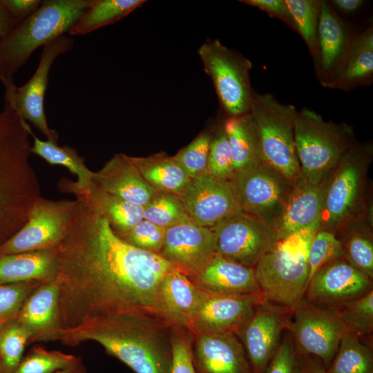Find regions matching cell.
Masks as SVG:
<instances>
[{"instance_id": "cell-1", "label": "cell", "mask_w": 373, "mask_h": 373, "mask_svg": "<svg viewBox=\"0 0 373 373\" xmlns=\"http://www.w3.org/2000/svg\"><path fill=\"white\" fill-rule=\"evenodd\" d=\"M76 200L68 231L56 247L58 321L64 329L126 312H145L164 319L160 284L178 269L160 255L127 243L84 200Z\"/></svg>"}, {"instance_id": "cell-2", "label": "cell", "mask_w": 373, "mask_h": 373, "mask_svg": "<svg viewBox=\"0 0 373 373\" xmlns=\"http://www.w3.org/2000/svg\"><path fill=\"white\" fill-rule=\"evenodd\" d=\"M171 326L152 313L126 312L64 329L61 336L70 342H97L135 373H171Z\"/></svg>"}, {"instance_id": "cell-3", "label": "cell", "mask_w": 373, "mask_h": 373, "mask_svg": "<svg viewBox=\"0 0 373 373\" xmlns=\"http://www.w3.org/2000/svg\"><path fill=\"white\" fill-rule=\"evenodd\" d=\"M30 130L4 102L0 111V246L26 223L33 204L41 196L30 162Z\"/></svg>"}, {"instance_id": "cell-4", "label": "cell", "mask_w": 373, "mask_h": 373, "mask_svg": "<svg viewBox=\"0 0 373 373\" xmlns=\"http://www.w3.org/2000/svg\"><path fill=\"white\" fill-rule=\"evenodd\" d=\"M95 0H45L0 44V81L15 74L37 48L70 30Z\"/></svg>"}, {"instance_id": "cell-5", "label": "cell", "mask_w": 373, "mask_h": 373, "mask_svg": "<svg viewBox=\"0 0 373 373\" xmlns=\"http://www.w3.org/2000/svg\"><path fill=\"white\" fill-rule=\"evenodd\" d=\"M372 159L370 142H356L343 155L329 173L317 230L336 234L370 212L368 171Z\"/></svg>"}, {"instance_id": "cell-6", "label": "cell", "mask_w": 373, "mask_h": 373, "mask_svg": "<svg viewBox=\"0 0 373 373\" xmlns=\"http://www.w3.org/2000/svg\"><path fill=\"white\" fill-rule=\"evenodd\" d=\"M314 231L278 240L254 267L265 302L291 312L304 297L308 282L307 253Z\"/></svg>"}, {"instance_id": "cell-7", "label": "cell", "mask_w": 373, "mask_h": 373, "mask_svg": "<svg viewBox=\"0 0 373 373\" xmlns=\"http://www.w3.org/2000/svg\"><path fill=\"white\" fill-rule=\"evenodd\" d=\"M294 138L299 176L312 182L324 179L356 142L352 126L326 121L307 108L297 112Z\"/></svg>"}, {"instance_id": "cell-8", "label": "cell", "mask_w": 373, "mask_h": 373, "mask_svg": "<svg viewBox=\"0 0 373 373\" xmlns=\"http://www.w3.org/2000/svg\"><path fill=\"white\" fill-rule=\"evenodd\" d=\"M296 108L269 93H254L250 115L264 162L294 183L300 175L294 124Z\"/></svg>"}, {"instance_id": "cell-9", "label": "cell", "mask_w": 373, "mask_h": 373, "mask_svg": "<svg viewBox=\"0 0 373 373\" xmlns=\"http://www.w3.org/2000/svg\"><path fill=\"white\" fill-rule=\"evenodd\" d=\"M198 53L226 117L249 113L254 93L250 82L251 61L217 39H207Z\"/></svg>"}, {"instance_id": "cell-10", "label": "cell", "mask_w": 373, "mask_h": 373, "mask_svg": "<svg viewBox=\"0 0 373 373\" xmlns=\"http://www.w3.org/2000/svg\"><path fill=\"white\" fill-rule=\"evenodd\" d=\"M74 45L71 37L62 35L46 44L40 55L36 70L21 86L13 79L1 81L5 88V102L9 103L19 116L31 123L46 140L58 144V133L48 124L44 111V97L49 81V73L55 59L70 51Z\"/></svg>"}, {"instance_id": "cell-11", "label": "cell", "mask_w": 373, "mask_h": 373, "mask_svg": "<svg viewBox=\"0 0 373 373\" xmlns=\"http://www.w3.org/2000/svg\"><path fill=\"white\" fill-rule=\"evenodd\" d=\"M289 314L287 329L298 353L319 359L327 370L347 331L338 314L304 298Z\"/></svg>"}, {"instance_id": "cell-12", "label": "cell", "mask_w": 373, "mask_h": 373, "mask_svg": "<svg viewBox=\"0 0 373 373\" xmlns=\"http://www.w3.org/2000/svg\"><path fill=\"white\" fill-rule=\"evenodd\" d=\"M77 204L76 199L38 198L26 223L0 246V254L56 248L68 231Z\"/></svg>"}, {"instance_id": "cell-13", "label": "cell", "mask_w": 373, "mask_h": 373, "mask_svg": "<svg viewBox=\"0 0 373 373\" xmlns=\"http://www.w3.org/2000/svg\"><path fill=\"white\" fill-rule=\"evenodd\" d=\"M231 182L241 211L271 227L293 186L265 162L238 173Z\"/></svg>"}, {"instance_id": "cell-14", "label": "cell", "mask_w": 373, "mask_h": 373, "mask_svg": "<svg viewBox=\"0 0 373 373\" xmlns=\"http://www.w3.org/2000/svg\"><path fill=\"white\" fill-rule=\"evenodd\" d=\"M211 229L216 254L253 268L276 242L270 225L242 211L222 220Z\"/></svg>"}, {"instance_id": "cell-15", "label": "cell", "mask_w": 373, "mask_h": 373, "mask_svg": "<svg viewBox=\"0 0 373 373\" xmlns=\"http://www.w3.org/2000/svg\"><path fill=\"white\" fill-rule=\"evenodd\" d=\"M372 289V278L339 258L327 263L312 276L303 298L315 305L333 308Z\"/></svg>"}, {"instance_id": "cell-16", "label": "cell", "mask_w": 373, "mask_h": 373, "mask_svg": "<svg viewBox=\"0 0 373 373\" xmlns=\"http://www.w3.org/2000/svg\"><path fill=\"white\" fill-rule=\"evenodd\" d=\"M178 197L190 218L207 228L241 211L231 181L208 173L191 178Z\"/></svg>"}, {"instance_id": "cell-17", "label": "cell", "mask_w": 373, "mask_h": 373, "mask_svg": "<svg viewBox=\"0 0 373 373\" xmlns=\"http://www.w3.org/2000/svg\"><path fill=\"white\" fill-rule=\"evenodd\" d=\"M289 312L264 302L234 334L241 342L254 373H263L287 329Z\"/></svg>"}, {"instance_id": "cell-18", "label": "cell", "mask_w": 373, "mask_h": 373, "mask_svg": "<svg viewBox=\"0 0 373 373\" xmlns=\"http://www.w3.org/2000/svg\"><path fill=\"white\" fill-rule=\"evenodd\" d=\"M265 301L261 292L224 295L206 291L191 321V334L234 333Z\"/></svg>"}, {"instance_id": "cell-19", "label": "cell", "mask_w": 373, "mask_h": 373, "mask_svg": "<svg viewBox=\"0 0 373 373\" xmlns=\"http://www.w3.org/2000/svg\"><path fill=\"white\" fill-rule=\"evenodd\" d=\"M329 173L318 182L295 180L272 226L276 241L318 229Z\"/></svg>"}, {"instance_id": "cell-20", "label": "cell", "mask_w": 373, "mask_h": 373, "mask_svg": "<svg viewBox=\"0 0 373 373\" xmlns=\"http://www.w3.org/2000/svg\"><path fill=\"white\" fill-rule=\"evenodd\" d=\"M215 254L214 232L192 220L166 229L164 244L159 254L188 277L198 272Z\"/></svg>"}, {"instance_id": "cell-21", "label": "cell", "mask_w": 373, "mask_h": 373, "mask_svg": "<svg viewBox=\"0 0 373 373\" xmlns=\"http://www.w3.org/2000/svg\"><path fill=\"white\" fill-rule=\"evenodd\" d=\"M191 349L196 373H254L234 333L192 334Z\"/></svg>"}, {"instance_id": "cell-22", "label": "cell", "mask_w": 373, "mask_h": 373, "mask_svg": "<svg viewBox=\"0 0 373 373\" xmlns=\"http://www.w3.org/2000/svg\"><path fill=\"white\" fill-rule=\"evenodd\" d=\"M354 34L327 1H321L315 61L321 85L327 83L345 58Z\"/></svg>"}, {"instance_id": "cell-23", "label": "cell", "mask_w": 373, "mask_h": 373, "mask_svg": "<svg viewBox=\"0 0 373 373\" xmlns=\"http://www.w3.org/2000/svg\"><path fill=\"white\" fill-rule=\"evenodd\" d=\"M189 278L209 293L246 295L261 292L253 267L216 253L198 272Z\"/></svg>"}, {"instance_id": "cell-24", "label": "cell", "mask_w": 373, "mask_h": 373, "mask_svg": "<svg viewBox=\"0 0 373 373\" xmlns=\"http://www.w3.org/2000/svg\"><path fill=\"white\" fill-rule=\"evenodd\" d=\"M92 182L103 191L145 207L156 191L144 180L130 156L116 153L98 171Z\"/></svg>"}, {"instance_id": "cell-25", "label": "cell", "mask_w": 373, "mask_h": 373, "mask_svg": "<svg viewBox=\"0 0 373 373\" xmlns=\"http://www.w3.org/2000/svg\"><path fill=\"white\" fill-rule=\"evenodd\" d=\"M57 187L63 193L84 200L108 221L114 233L124 237L135 225L144 219V207L107 193L93 182L86 189L73 186L67 178L58 181Z\"/></svg>"}, {"instance_id": "cell-26", "label": "cell", "mask_w": 373, "mask_h": 373, "mask_svg": "<svg viewBox=\"0 0 373 373\" xmlns=\"http://www.w3.org/2000/svg\"><path fill=\"white\" fill-rule=\"evenodd\" d=\"M206 295L179 269L169 272L162 280L159 291L164 319L171 325L189 331L191 321Z\"/></svg>"}, {"instance_id": "cell-27", "label": "cell", "mask_w": 373, "mask_h": 373, "mask_svg": "<svg viewBox=\"0 0 373 373\" xmlns=\"http://www.w3.org/2000/svg\"><path fill=\"white\" fill-rule=\"evenodd\" d=\"M373 81V26L354 35L340 66L323 86L349 91Z\"/></svg>"}, {"instance_id": "cell-28", "label": "cell", "mask_w": 373, "mask_h": 373, "mask_svg": "<svg viewBox=\"0 0 373 373\" xmlns=\"http://www.w3.org/2000/svg\"><path fill=\"white\" fill-rule=\"evenodd\" d=\"M57 270L56 248L0 254V285L55 278Z\"/></svg>"}, {"instance_id": "cell-29", "label": "cell", "mask_w": 373, "mask_h": 373, "mask_svg": "<svg viewBox=\"0 0 373 373\" xmlns=\"http://www.w3.org/2000/svg\"><path fill=\"white\" fill-rule=\"evenodd\" d=\"M223 126L231 151L234 177L265 162L249 113L238 117H226Z\"/></svg>"}, {"instance_id": "cell-30", "label": "cell", "mask_w": 373, "mask_h": 373, "mask_svg": "<svg viewBox=\"0 0 373 373\" xmlns=\"http://www.w3.org/2000/svg\"><path fill=\"white\" fill-rule=\"evenodd\" d=\"M130 158L144 180L157 192L179 196L191 180L173 156L157 153Z\"/></svg>"}, {"instance_id": "cell-31", "label": "cell", "mask_w": 373, "mask_h": 373, "mask_svg": "<svg viewBox=\"0 0 373 373\" xmlns=\"http://www.w3.org/2000/svg\"><path fill=\"white\" fill-rule=\"evenodd\" d=\"M336 236L343 250V258L352 266L373 278V238L372 213L354 220Z\"/></svg>"}, {"instance_id": "cell-32", "label": "cell", "mask_w": 373, "mask_h": 373, "mask_svg": "<svg viewBox=\"0 0 373 373\" xmlns=\"http://www.w3.org/2000/svg\"><path fill=\"white\" fill-rule=\"evenodd\" d=\"M58 303L59 287L54 278L26 299L16 320L32 334L48 331L58 322Z\"/></svg>"}, {"instance_id": "cell-33", "label": "cell", "mask_w": 373, "mask_h": 373, "mask_svg": "<svg viewBox=\"0 0 373 373\" xmlns=\"http://www.w3.org/2000/svg\"><path fill=\"white\" fill-rule=\"evenodd\" d=\"M33 144L30 147L31 154H35L51 165H60L67 168L76 175L77 181L68 178L69 183L79 189H86L92 183L94 172L85 164V159L80 156L75 148L68 145L59 146L48 140H41L30 130Z\"/></svg>"}, {"instance_id": "cell-34", "label": "cell", "mask_w": 373, "mask_h": 373, "mask_svg": "<svg viewBox=\"0 0 373 373\" xmlns=\"http://www.w3.org/2000/svg\"><path fill=\"white\" fill-rule=\"evenodd\" d=\"M144 0H95L68 32L69 36H83L114 23L142 6Z\"/></svg>"}, {"instance_id": "cell-35", "label": "cell", "mask_w": 373, "mask_h": 373, "mask_svg": "<svg viewBox=\"0 0 373 373\" xmlns=\"http://www.w3.org/2000/svg\"><path fill=\"white\" fill-rule=\"evenodd\" d=\"M326 371L327 373H373L372 349L359 336L347 330Z\"/></svg>"}, {"instance_id": "cell-36", "label": "cell", "mask_w": 373, "mask_h": 373, "mask_svg": "<svg viewBox=\"0 0 373 373\" xmlns=\"http://www.w3.org/2000/svg\"><path fill=\"white\" fill-rule=\"evenodd\" d=\"M296 31L306 44L311 55H318L317 32L321 0H286Z\"/></svg>"}, {"instance_id": "cell-37", "label": "cell", "mask_w": 373, "mask_h": 373, "mask_svg": "<svg viewBox=\"0 0 373 373\" xmlns=\"http://www.w3.org/2000/svg\"><path fill=\"white\" fill-rule=\"evenodd\" d=\"M338 314L348 331L361 337L373 330V289L363 296L331 308Z\"/></svg>"}, {"instance_id": "cell-38", "label": "cell", "mask_w": 373, "mask_h": 373, "mask_svg": "<svg viewBox=\"0 0 373 373\" xmlns=\"http://www.w3.org/2000/svg\"><path fill=\"white\" fill-rule=\"evenodd\" d=\"M144 219L164 229L191 220L178 196L157 191L144 207Z\"/></svg>"}, {"instance_id": "cell-39", "label": "cell", "mask_w": 373, "mask_h": 373, "mask_svg": "<svg viewBox=\"0 0 373 373\" xmlns=\"http://www.w3.org/2000/svg\"><path fill=\"white\" fill-rule=\"evenodd\" d=\"M32 332L16 318L6 325L0 336V365L2 373H12L20 363Z\"/></svg>"}, {"instance_id": "cell-40", "label": "cell", "mask_w": 373, "mask_h": 373, "mask_svg": "<svg viewBox=\"0 0 373 373\" xmlns=\"http://www.w3.org/2000/svg\"><path fill=\"white\" fill-rule=\"evenodd\" d=\"M213 133L204 131L173 156L189 177L194 178L207 173V164Z\"/></svg>"}, {"instance_id": "cell-41", "label": "cell", "mask_w": 373, "mask_h": 373, "mask_svg": "<svg viewBox=\"0 0 373 373\" xmlns=\"http://www.w3.org/2000/svg\"><path fill=\"white\" fill-rule=\"evenodd\" d=\"M339 258H343V250L336 234L325 230L316 231L307 253L308 282L320 268Z\"/></svg>"}, {"instance_id": "cell-42", "label": "cell", "mask_w": 373, "mask_h": 373, "mask_svg": "<svg viewBox=\"0 0 373 373\" xmlns=\"http://www.w3.org/2000/svg\"><path fill=\"white\" fill-rule=\"evenodd\" d=\"M75 366L76 359L70 355L37 349L21 361L12 373H53Z\"/></svg>"}, {"instance_id": "cell-43", "label": "cell", "mask_w": 373, "mask_h": 373, "mask_svg": "<svg viewBox=\"0 0 373 373\" xmlns=\"http://www.w3.org/2000/svg\"><path fill=\"white\" fill-rule=\"evenodd\" d=\"M223 122L216 128L215 133H213L208 158L207 173L218 179L231 181L234 178V172Z\"/></svg>"}, {"instance_id": "cell-44", "label": "cell", "mask_w": 373, "mask_h": 373, "mask_svg": "<svg viewBox=\"0 0 373 373\" xmlns=\"http://www.w3.org/2000/svg\"><path fill=\"white\" fill-rule=\"evenodd\" d=\"M165 233L166 229L143 219L121 238L136 248L159 254Z\"/></svg>"}, {"instance_id": "cell-45", "label": "cell", "mask_w": 373, "mask_h": 373, "mask_svg": "<svg viewBox=\"0 0 373 373\" xmlns=\"http://www.w3.org/2000/svg\"><path fill=\"white\" fill-rule=\"evenodd\" d=\"M263 373H303L301 355L288 329Z\"/></svg>"}, {"instance_id": "cell-46", "label": "cell", "mask_w": 373, "mask_h": 373, "mask_svg": "<svg viewBox=\"0 0 373 373\" xmlns=\"http://www.w3.org/2000/svg\"><path fill=\"white\" fill-rule=\"evenodd\" d=\"M172 345L171 373H196L192 360V335L178 326L171 328Z\"/></svg>"}, {"instance_id": "cell-47", "label": "cell", "mask_w": 373, "mask_h": 373, "mask_svg": "<svg viewBox=\"0 0 373 373\" xmlns=\"http://www.w3.org/2000/svg\"><path fill=\"white\" fill-rule=\"evenodd\" d=\"M32 282L0 285V321H9L17 318L28 297Z\"/></svg>"}, {"instance_id": "cell-48", "label": "cell", "mask_w": 373, "mask_h": 373, "mask_svg": "<svg viewBox=\"0 0 373 373\" xmlns=\"http://www.w3.org/2000/svg\"><path fill=\"white\" fill-rule=\"evenodd\" d=\"M240 1L258 8L270 16L280 19L296 31V25L286 0H242Z\"/></svg>"}, {"instance_id": "cell-49", "label": "cell", "mask_w": 373, "mask_h": 373, "mask_svg": "<svg viewBox=\"0 0 373 373\" xmlns=\"http://www.w3.org/2000/svg\"><path fill=\"white\" fill-rule=\"evenodd\" d=\"M12 17L20 23L32 15L41 6V0H1Z\"/></svg>"}, {"instance_id": "cell-50", "label": "cell", "mask_w": 373, "mask_h": 373, "mask_svg": "<svg viewBox=\"0 0 373 373\" xmlns=\"http://www.w3.org/2000/svg\"><path fill=\"white\" fill-rule=\"evenodd\" d=\"M18 23L0 0V44L10 35Z\"/></svg>"}, {"instance_id": "cell-51", "label": "cell", "mask_w": 373, "mask_h": 373, "mask_svg": "<svg viewBox=\"0 0 373 373\" xmlns=\"http://www.w3.org/2000/svg\"><path fill=\"white\" fill-rule=\"evenodd\" d=\"M329 2L335 10L347 14L357 12L365 3L363 0H333Z\"/></svg>"}, {"instance_id": "cell-52", "label": "cell", "mask_w": 373, "mask_h": 373, "mask_svg": "<svg viewBox=\"0 0 373 373\" xmlns=\"http://www.w3.org/2000/svg\"><path fill=\"white\" fill-rule=\"evenodd\" d=\"M301 360L303 373H327L326 369L319 359L310 356L301 355Z\"/></svg>"}, {"instance_id": "cell-53", "label": "cell", "mask_w": 373, "mask_h": 373, "mask_svg": "<svg viewBox=\"0 0 373 373\" xmlns=\"http://www.w3.org/2000/svg\"><path fill=\"white\" fill-rule=\"evenodd\" d=\"M8 321H0V336L1 335V333L6 326V325L7 324Z\"/></svg>"}, {"instance_id": "cell-54", "label": "cell", "mask_w": 373, "mask_h": 373, "mask_svg": "<svg viewBox=\"0 0 373 373\" xmlns=\"http://www.w3.org/2000/svg\"><path fill=\"white\" fill-rule=\"evenodd\" d=\"M55 373H75V368H73L70 370H61L60 372H57Z\"/></svg>"}, {"instance_id": "cell-55", "label": "cell", "mask_w": 373, "mask_h": 373, "mask_svg": "<svg viewBox=\"0 0 373 373\" xmlns=\"http://www.w3.org/2000/svg\"><path fill=\"white\" fill-rule=\"evenodd\" d=\"M0 373H2L1 365H0Z\"/></svg>"}]
</instances>
